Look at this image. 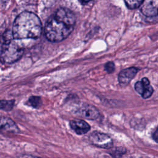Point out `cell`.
<instances>
[{
	"mask_svg": "<svg viewBox=\"0 0 158 158\" xmlns=\"http://www.w3.org/2000/svg\"><path fill=\"white\" fill-rule=\"evenodd\" d=\"M75 23L74 13L67 7H60L47 20L44 26L45 36L51 42H60L71 34Z\"/></svg>",
	"mask_w": 158,
	"mask_h": 158,
	"instance_id": "obj_1",
	"label": "cell"
},
{
	"mask_svg": "<svg viewBox=\"0 0 158 158\" xmlns=\"http://www.w3.org/2000/svg\"><path fill=\"white\" fill-rule=\"evenodd\" d=\"M11 31L15 40L36 39L41 34L42 23L35 13L23 11L15 18Z\"/></svg>",
	"mask_w": 158,
	"mask_h": 158,
	"instance_id": "obj_2",
	"label": "cell"
},
{
	"mask_svg": "<svg viewBox=\"0 0 158 158\" xmlns=\"http://www.w3.org/2000/svg\"><path fill=\"white\" fill-rule=\"evenodd\" d=\"M24 48L15 40L12 31L7 30L0 38V59L5 63L12 64L23 56Z\"/></svg>",
	"mask_w": 158,
	"mask_h": 158,
	"instance_id": "obj_3",
	"label": "cell"
},
{
	"mask_svg": "<svg viewBox=\"0 0 158 158\" xmlns=\"http://www.w3.org/2000/svg\"><path fill=\"white\" fill-rule=\"evenodd\" d=\"M89 140L93 145L101 148L109 149L113 145L112 139L109 135L97 131L89 135Z\"/></svg>",
	"mask_w": 158,
	"mask_h": 158,
	"instance_id": "obj_4",
	"label": "cell"
},
{
	"mask_svg": "<svg viewBox=\"0 0 158 158\" xmlns=\"http://www.w3.org/2000/svg\"><path fill=\"white\" fill-rule=\"evenodd\" d=\"M135 89L136 91L144 99L150 98L154 92V89L150 85L149 79L146 77H144L141 81L136 82L135 85Z\"/></svg>",
	"mask_w": 158,
	"mask_h": 158,
	"instance_id": "obj_5",
	"label": "cell"
},
{
	"mask_svg": "<svg viewBox=\"0 0 158 158\" xmlns=\"http://www.w3.org/2000/svg\"><path fill=\"white\" fill-rule=\"evenodd\" d=\"M76 113L79 116L88 120H96L99 115V110L96 107L88 104H82L77 109Z\"/></svg>",
	"mask_w": 158,
	"mask_h": 158,
	"instance_id": "obj_6",
	"label": "cell"
},
{
	"mask_svg": "<svg viewBox=\"0 0 158 158\" xmlns=\"http://www.w3.org/2000/svg\"><path fill=\"white\" fill-rule=\"evenodd\" d=\"M139 69L136 67H130L122 70L118 76L119 85L122 87L127 86L131 80L135 77Z\"/></svg>",
	"mask_w": 158,
	"mask_h": 158,
	"instance_id": "obj_7",
	"label": "cell"
},
{
	"mask_svg": "<svg viewBox=\"0 0 158 158\" xmlns=\"http://www.w3.org/2000/svg\"><path fill=\"white\" fill-rule=\"evenodd\" d=\"M141 11L146 17H157L158 1L157 0L143 1Z\"/></svg>",
	"mask_w": 158,
	"mask_h": 158,
	"instance_id": "obj_8",
	"label": "cell"
},
{
	"mask_svg": "<svg viewBox=\"0 0 158 158\" xmlns=\"http://www.w3.org/2000/svg\"><path fill=\"white\" fill-rule=\"evenodd\" d=\"M0 131L4 133H17L20 130L15 122L11 118L0 116Z\"/></svg>",
	"mask_w": 158,
	"mask_h": 158,
	"instance_id": "obj_9",
	"label": "cell"
},
{
	"mask_svg": "<svg viewBox=\"0 0 158 158\" xmlns=\"http://www.w3.org/2000/svg\"><path fill=\"white\" fill-rule=\"evenodd\" d=\"M71 128L78 135L86 134L90 130V125L85 121L81 119H74L70 121Z\"/></svg>",
	"mask_w": 158,
	"mask_h": 158,
	"instance_id": "obj_10",
	"label": "cell"
},
{
	"mask_svg": "<svg viewBox=\"0 0 158 158\" xmlns=\"http://www.w3.org/2000/svg\"><path fill=\"white\" fill-rule=\"evenodd\" d=\"M27 104L33 108L38 109L41 106V105L42 104L41 99L39 96H32L29 98V99L27 101Z\"/></svg>",
	"mask_w": 158,
	"mask_h": 158,
	"instance_id": "obj_11",
	"label": "cell"
},
{
	"mask_svg": "<svg viewBox=\"0 0 158 158\" xmlns=\"http://www.w3.org/2000/svg\"><path fill=\"white\" fill-rule=\"evenodd\" d=\"M14 106V100H0V109L4 110H10Z\"/></svg>",
	"mask_w": 158,
	"mask_h": 158,
	"instance_id": "obj_12",
	"label": "cell"
},
{
	"mask_svg": "<svg viewBox=\"0 0 158 158\" xmlns=\"http://www.w3.org/2000/svg\"><path fill=\"white\" fill-rule=\"evenodd\" d=\"M143 1H125L126 6L130 9H135L139 7L143 3Z\"/></svg>",
	"mask_w": 158,
	"mask_h": 158,
	"instance_id": "obj_13",
	"label": "cell"
},
{
	"mask_svg": "<svg viewBox=\"0 0 158 158\" xmlns=\"http://www.w3.org/2000/svg\"><path fill=\"white\" fill-rule=\"evenodd\" d=\"M104 69L108 73H112L115 70V64L113 62H107L104 65Z\"/></svg>",
	"mask_w": 158,
	"mask_h": 158,
	"instance_id": "obj_14",
	"label": "cell"
},
{
	"mask_svg": "<svg viewBox=\"0 0 158 158\" xmlns=\"http://www.w3.org/2000/svg\"><path fill=\"white\" fill-rule=\"evenodd\" d=\"M19 158H41L40 157H37V156H34L32 155H28V154H24L21 156Z\"/></svg>",
	"mask_w": 158,
	"mask_h": 158,
	"instance_id": "obj_15",
	"label": "cell"
},
{
	"mask_svg": "<svg viewBox=\"0 0 158 158\" xmlns=\"http://www.w3.org/2000/svg\"><path fill=\"white\" fill-rule=\"evenodd\" d=\"M152 138L155 140L156 142H157V130L156 129V131L154 132L152 135Z\"/></svg>",
	"mask_w": 158,
	"mask_h": 158,
	"instance_id": "obj_16",
	"label": "cell"
}]
</instances>
